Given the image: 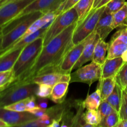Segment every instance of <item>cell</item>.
<instances>
[{
	"label": "cell",
	"instance_id": "1",
	"mask_svg": "<svg viewBox=\"0 0 127 127\" xmlns=\"http://www.w3.org/2000/svg\"><path fill=\"white\" fill-rule=\"evenodd\" d=\"M78 24V22L73 23L44 46L32 68L24 76L18 80L31 82L32 78L37 76L59 73L62 61L74 45L72 38Z\"/></svg>",
	"mask_w": 127,
	"mask_h": 127
},
{
	"label": "cell",
	"instance_id": "2",
	"mask_svg": "<svg viewBox=\"0 0 127 127\" xmlns=\"http://www.w3.org/2000/svg\"><path fill=\"white\" fill-rule=\"evenodd\" d=\"M43 47V37H39L22 49L13 67L16 80L21 79L32 68Z\"/></svg>",
	"mask_w": 127,
	"mask_h": 127
},
{
	"label": "cell",
	"instance_id": "3",
	"mask_svg": "<svg viewBox=\"0 0 127 127\" xmlns=\"http://www.w3.org/2000/svg\"><path fill=\"white\" fill-rule=\"evenodd\" d=\"M38 85L32 82L16 80L0 94V107L36 95Z\"/></svg>",
	"mask_w": 127,
	"mask_h": 127
},
{
	"label": "cell",
	"instance_id": "4",
	"mask_svg": "<svg viewBox=\"0 0 127 127\" xmlns=\"http://www.w3.org/2000/svg\"><path fill=\"white\" fill-rule=\"evenodd\" d=\"M78 16L74 7L60 13L53 20L43 37V47L73 23L78 22Z\"/></svg>",
	"mask_w": 127,
	"mask_h": 127
},
{
	"label": "cell",
	"instance_id": "5",
	"mask_svg": "<svg viewBox=\"0 0 127 127\" xmlns=\"http://www.w3.org/2000/svg\"><path fill=\"white\" fill-rule=\"evenodd\" d=\"M104 11V6L93 8L83 21L78 22V26L73 35L72 42L73 44L79 43L94 32Z\"/></svg>",
	"mask_w": 127,
	"mask_h": 127
},
{
	"label": "cell",
	"instance_id": "6",
	"mask_svg": "<svg viewBox=\"0 0 127 127\" xmlns=\"http://www.w3.org/2000/svg\"><path fill=\"white\" fill-rule=\"evenodd\" d=\"M102 75V65L92 63L79 68L74 73H71V83L78 82L91 85L94 82L99 81Z\"/></svg>",
	"mask_w": 127,
	"mask_h": 127
},
{
	"label": "cell",
	"instance_id": "7",
	"mask_svg": "<svg viewBox=\"0 0 127 127\" xmlns=\"http://www.w3.org/2000/svg\"><path fill=\"white\" fill-rule=\"evenodd\" d=\"M34 0H16L0 7V27L17 17L21 11Z\"/></svg>",
	"mask_w": 127,
	"mask_h": 127
},
{
	"label": "cell",
	"instance_id": "8",
	"mask_svg": "<svg viewBox=\"0 0 127 127\" xmlns=\"http://www.w3.org/2000/svg\"><path fill=\"white\" fill-rule=\"evenodd\" d=\"M91 35L81 42L74 45L66 53L59 68V73L62 74H71L73 68L81 56L84 47L90 39Z\"/></svg>",
	"mask_w": 127,
	"mask_h": 127
},
{
	"label": "cell",
	"instance_id": "9",
	"mask_svg": "<svg viewBox=\"0 0 127 127\" xmlns=\"http://www.w3.org/2000/svg\"><path fill=\"white\" fill-rule=\"evenodd\" d=\"M0 119L9 127H21L23 124L37 118L29 112H17L0 107Z\"/></svg>",
	"mask_w": 127,
	"mask_h": 127
},
{
	"label": "cell",
	"instance_id": "10",
	"mask_svg": "<svg viewBox=\"0 0 127 127\" xmlns=\"http://www.w3.org/2000/svg\"><path fill=\"white\" fill-rule=\"evenodd\" d=\"M64 1V0H34L15 18L36 11H42L44 13H47L55 11Z\"/></svg>",
	"mask_w": 127,
	"mask_h": 127
},
{
	"label": "cell",
	"instance_id": "11",
	"mask_svg": "<svg viewBox=\"0 0 127 127\" xmlns=\"http://www.w3.org/2000/svg\"><path fill=\"white\" fill-rule=\"evenodd\" d=\"M99 39H100V37L94 31L91 34L90 39L84 47L81 56L73 66V70L78 69L86 63L93 60L94 49H95V45Z\"/></svg>",
	"mask_w": 127,
	"mask_h": 127
},
{
	"label": "cell",
	"instance_id": "12",
	"mask_svg": "<svg viewBox=\"0 0 127 127\" xmlns=\"http://www.w3.org/2000/svg\"><path fill=\"white\" fill-rule=\"evenodd\" d=\"M71 74H62L60 73H52L37 76L32 78L31 82L37 84H45L53 87L60 82L70 83Z\"/></svg>",
	"mask_w": 127,
	"mask_h": 127
},
{
	"label": "cell",
	"instance_id": "13",
	"mask_svg": "<svg viewBox=\"0 0 127 127\" xmlns=\"http://www.w3.org/2000/svg\"><path fill=\"white\" fill-rule=\"evenodd\" d=\"M113 15L104 11L95 26L94 32L103 40H105L109 33L114 30L112 28Z\"/></svg>",
	"mask_w": 127,
	"mask_h": 127
},
{
	"label": "cell",
	"instance_id": "14",
	"mask_svg": "<svg viewBox=\"0 0 127 127\" xmlns=\"http://www.w3.org/2000/svg\"><path fill=\"white\" fill-rule=\"evenodd\" d=\"M124 64L125 62L121 57L112 59L106 58L104 64L102 65V75L100 79L116 76Z\"/></svg>",
	"mask_w": 127,
	"mask_h": 127
},
{
	"label": "cell",
	"instance_id": "15",
	"mask_svg": "<svg viewBox=\"0 0 127 127\" xmlns=\"http://www.w3.org/2000/svg\"><path fill=\"white\" fill-rule=\"evenodd\" d=\"M24 48L8 51L0 55V72L13 69L21 52Z\"/></svg>",
	"mask_w": 127,
	"mask_h": 127
},
{
	"label": "cell",
	"instance_id": "16",
	"mask_svg": "<svg viewBox=\"0 0 127 127\" xmlns=\"http://www.w3.org/2000/svg\"><path fill=\"white\" fill-rule=\"evenodd\" d=\"M58 15V13L57 12V11H51L48 12L47 13L45 14L43 16L38 18V19L36 20L29 27L28 29L26 32V33L24 34L22 37H25L33 32H36L37 31L39 30L42 27H43L45 25L47 24L48 22H50L52 20L55 19V17Z\"/></svg>",
	"mask_w": 127,
	"mask_h": 127
},
{
	"label": "cell",
	"instance_id": "17",
	"mask_svg": "<svg viewBox=\"0 0 127 127\" xmlns=\"http://www.w3.org/2000/svg\"><path fill=\"white\" fill-rule=\"evenodd\" d=\"M107 58L112 59L122 57L123 53L127 50V45L118 38H112L109 43Z\"/></svg>",
	"mask_w": 127,
	"mask_h": 127
},
{
	"label": "cell",
	"instance_id": "18",
	"mask_svg": "<svg viewBox=\"0 0 127 127\" xmlns=\"http://www.w3.org/2000/svg\"><path fill=\"white\" fill-rule=\"evenodd\" d=\"M69 83L60 82L57 83L52 88L50 99L56 104H62L64 101L67 94Z\"/></svg>",
	"mask_w": 127,
	"mask_h": 127
},
{
	"label": "cell",
	"instance_id": "19",
	"mask_svg": "<svg viewBox=\"0 0 127 127\" xmlns=\"http://www.w3.org/2000/svg\"><path fill=\"white\" fill-rule=\"evenodd\" d=\"M116 84L115 76L99 79V83L97 87L100 89L102 101L105 100L111 94Z\"/></svg>",
	"mask_w": 127,
	"mask_h": 127
},
{
	"label": "cell",
	"instance_id": "20",
	"mask_svg": "<svg viewBox=\"0 0 127 127\" xmlns=\"http://www.w3.org/2000/svg\"><path fill=\"white\" fill-rule=\"evenodd\" d=\"M109 43L100 38L95 45L92 62L102 65L107 58L106 54L109 49Z\"/></svg>",
	"mask_w": 127,
	"mask_h": 127
},
{
	"label": "cell",
	"instance_id": "21",
	"mask_svg": "<svg viewBox=\"0 0 127 127\" xmlns=\"http://www.w3.org/2000/svg\"><path fill=\"white\" fill-rule=\"evenodd\" d=\"M94 0H80L74 6L78 16V22L83 21L93 8Z\"/></svg>",
	"mask_w": 127,
	"mask_h": 127
},
{
	"label": "cell",
	"instance_id": "22",
	"mask_svg": "<svg viewBox=\"0 0 127 127\" xmlns=\"http://www.w3.org/2000/svg\"><path fill=\"white\" fill-rule=\"evenodd\" d=\"M102 102L101 95L99 88H97L95 91L88 95L83 101L85 109L87 110H97Z\"/></svg>",
	"mask_w": 127,
	"mask_h": 127
},
{
	"label": "cell",
	"instance_id": "23",
	"mask_svg": "<svg viewBox=\"0 0 127 127\" xmlns=\"http://www.w3.org/2000/svg\"><path fill=\"white\" fill-rule=\"evenodd\" d=\"M122 90V89L119 86V85L116 84L111 94L105 99V100L107 101L114 108V110L119 113L121 106Z\"/></svg>",
	"mask_w": 127,
	"mask_h": 127
},
{
	"label": "cell",
	"instance_id": "24",
	"mask_svg": "<svg viewBox=\"0 0 127 127\" xmlns=\"http://www.w3.org/2000/svg\"><path fill=\"white\" fill-rule=\"evenodd\" d=\"M127 26V6L125 4L113 15V29Z\"/></svg>",
	"mask_w": 127,
	"mask_h": 127
},
{
	"label": "cell",
	"instance_id": "25",
	"mask_svg": "<svg viewBox=\"0 0 127 127\" xmlns=\"http://www.w3.org/2000/svg\"><path fill=\"white\" fill-rule=\"evenodd\" d=\"M16 81L12 69L0 72V91H2Z\"/></svg>",
	"mask_w": 127,
	"mask_h": 127
},
{
	"label": "cell",
	"instance_id": "26",
	"mask_svg": "<svg viewBox=\"0 0 127 127\" xmlns=\"http://www.w3.org/2000/svg\"><path fill=\"white\" fill-rule=\"evenodd\" d=\"M83 118L86 122L94 127H98L102 120L101 117L97 110H87L83 114Z\"/></svg>",
	"mask_w": 127,
	"mask_h": 127
},
{
	"label": "cell",
	"instance_id": "27",
	"mask_svg": "<svg viewBox=\"0 0 127 127\" xmlns=\"http://www.w3.org/2000/svg\"><path fill=\"white\" fill-rule=\"evenodd\" d=\"M120 121L119 113L114 111L112 114L102 119L98 127H117Z\"/></svg>",
	"mask_w": 127,
	"mask_h": 127
},
{
	"label": "cell",
	"instance_id": "28",
	"mask_svg": "<svg viewBox=\"0 0 127 127\" xmlns=\"http://www.w3.org/2000/svg\"><path fill=\"white\" fill-rule=\"evenodd\" d=\"M125 0H111L104 6V11L114 14L125 5Z\"/></svg>",
	"mask_w": 127,
	"mask_h": 127
},
{
	"label": "cell",
	"instance_id": "29",
	"mask_svg": "<svg viewBox=\"0 0 127 127\" xmlns=\"http://www.w3.org/2000/svg\"><path fill=\"white\" fill-rule=\"evenodd\" d=\"M116 83L122 89L126 88L127 86V62L125 63L115 76Z\"/></svg>",
	"mask_w": 127,
	"mask_h": 127
},
{
	"label": "cell",
	"instance_id": "30",
	"mask_svg": "<svg viewBox=\"0 0 127 127\" xmlns=\"http://www.w3.org/2000/svg\"><path fill=\"white\" fill-rule=\"evenodd\" d=\"M120 120H127V91L122 90L121 106L119 112Z\"/></svg>",
	"mask_w": 127,
	"mask_h": 127
},
{
	"label": "cell",
	"instance_id": "31",
	"mask_svg": "<svg viewBox=\"0 0 127 127\" xmlns=\"http://www.w3.org/2000/svg\"><path fill=\"white\" fill-rule=\"evenodd\" d=\"M97 110L100 114L102 119L115 111L114 108L111 106V105L105 100L101 102Z\"/></svg>",
	"mask_w": 127,
	"mask_h": 127
},
{
	"label": "cell",
	"instance_id": "32",
	"mask_svg": "<svg viewBox=\"0 0 127 127\" xmlns=\"http://www.w3.org/2000/svg\"><path fill=\"white\" fill-rule=\"evenodd\" d=\"M4 108L8 109V110L17 112H28L27 107V99L16 102L13 103V104L7 105V106L4 107Z\"/></svg>",
	"mask_w": 127,
	"mask_h": 127
},
{
	"label": "cell",
	"instance_id": "33",
	"mask_svg": "<svg viewBox=\"0 0 127 127\" xmlns=\"http://www.w3.org/2000/svg\"><path fill=\"white\" fill-rule=\"evenodd\" d=\"M38 89L36 93L37 97H50L53 87L45 84H38Z\"/></svg>",
	"mask_w": 127,
	"mask_h": 127
},
{
	"label": "cell",
	"instance_id": "34",
	"mask_svg": "<svg viewBox=\"0 0 127 127\" xmlns=\"http://www.w3.org/2000/svg\"><path fill=\"white\" fill-rule=\"evenodd\" d=\"M80 0H64V2L61 4V6L57 9L56 11L58 12V14L62 12H64L70 9L73 8L76 4L79 2Z\"/></svg>",
	"mask_w": 127,
	"mask_h": 127
},
{
	"label": "cell",
	"instance_id": "35",
	"mask_svg": "<svg viewBox=\"0 0 127 127\" xmlns=\"http://www.w3.org/2000/svg\"><path fill=\"white\" fill-rule=\"evenodd\" d=\"M112 38H118L127 45V26H122V28L119 29Z\"/></svg>",
	"mask_w": 127,
	"mask_h": 127
},
{
	"label": "cell",
	"instance_id": "36",
	"mask_svg": "<svg viewBox=\"0 0 127 127\" xmlns=\"http://www.w3.org/2000/svg\"><path fill=\"white\" fill-rule=\"evenodd\" d=\"M22 127H46L47 125H45L44 124L41 122V120H40L38 118L37 119H34L33 120H31V121L28 122L26 123L25 124L21 126Z\"/></svg>",
	"mask_w": 127,
	"mask_h": 127
},
{
	"label": "cell",
	"instance_id": "37",
	"mask_svg": "<svg viewBox=\"0 0 127 127\" xmlns=\"http://www.w3.org/2000/svg\"><path fill=\"white\" fill-rule=\"evenodd\" d=\"M29 112H31V114H33V115H34L37 118H40L43 116L44 114H46V112H47V109H43V108H41L40 107L37 106L34 109H32V110H31Z\"/></svg>",
	"mask_w": 127,
	"mask_h": 127
},
{
	"label": "cell",
	"instance_id": "38",
	"mask_svg": "<svg viewBox=\"0 0 127 127\" xmlns=\"http://www.w3.org/2000/svg\"><path fill=\"white\" fill-rule=\"evenodd\" d=\"M36 102H37V106L43 109H47L48 105V98L37 97Z\"/></svg>",
	"mask_w": 127,
	"mask_h": 127
},
{
	"label": "cell",
	"instance_id": "39",
	"mask_svg": "<svg viewBox=\"0 0 127 127\" xmlns=\"http://www.w3.org/2000/svg\"><path fill=\"white\" fill-rule=\"evenodd\" d=\"M61 127V124H60V122L57 121L56 120H52L51 124L48 125V127Z\"/></svg>",
	"mask_w": 127,
	"mask_h": 127
},
{
	"label": "cell",
	"instance_id": "40",
	"mask_svg": "<svg viewBox=\"0 0 127 127\" xmlns=\"http://www.w3.org/2000/svg\"><path fill=\"white\" fill-rule=\"evenodd\" d=\"M117 127H127V120H120Z\"/></svg>",
	"mask_w": 127,
	"mask_h": 127
},
{
	"label": "cell",
	"instance_id": "41",
	"mask_svg": "<svg viewBox=\"0 0 127 127\" xmlns=\"http://www.w3.org/2000/svg\"><path fill=\"white\" fill-rule=\"evenodd\" d=\"M110 1H111V0H102V1H100V3L98 4V6H97V7H102V6H104ZM95 8H96V7H95Z\"/></svg>",
	"mask_w": 127,
	"mask_h": 127
},
{
	"label": "cell",
	"instance_id": "42",
	"mask_svg": "<svg viewBox=\"0 0 127 127\" xmlns=\"http://www.w3.org/2000/svg\"><path fill=\"white\" fill-rule=\"evenodd\" d=\"M14 1H16V0H0V7L3 6L4 4H6Z\"/></svg>",
	"mask_w": 127,
	"mask_h": 127
},
{
	"label": "cell",
	"instance_id": "43",
	"mask_svg": "<svg viewBox=\"0 0 127 127\" xmlns=\"http://www.w3.org/2000/svg\"><path fill=\"white\" fill-rule=\"evenodd\" d=\"M121 57L122 58L124 62H125V63H127V50L125 51V52L123 53V55H122Z\"/></svg>",
	"mask_w": 127,
	"mask_h": 127
},
{
	"label": "cell",
	"instance_id": "44",
	"mask_svg": "<svg viewBox=\"0 0 127 127\" xmlns=\"http://www.w3.org/2000/svg\"><path fill=\"white\" fill-rule=\"evenodd\" d=\"M2 27H0V53H1V43H2Z\"/></svg>",
	"mask_w": 127,
	"mask_h": 127
},
{
	"label": "cell",
	"instance_id": "45",
	"mask_svg": "<svg viewBox=\"0 0 127 127\" xmlns=\"http://www.w3.org/2000/svg\"><path fill=\"white\" fill-rule=\"evenodd\" d=\"M9 127L8 125L5 122H4L2 119H0V127Z\"/></svg>",
	"mask_w": 127,
	"mask_h": 127
},
{
	"label": "cell",
	"instance_id": "46",
	"mask_svg": "<svg viewBox=\"0 0 127 127\" xmlns=\"http://www.w3.org/2000/svg\"><path fill=\"white\" fill-rule=\"evenodd\" d=\"M101 1L102 0H94V5H93V8H95V7H97V6H98V4L100 3Z\"/></svg>",
	"mask_w": 127,
	"mask_h": 127
},
{
	"label": "cell",
	"instance_id": "47",
	"mask_svg": "<svg viewBox=\"0 0 127 127\" xmlns=\"http://www.w3.org/2000/svg\"><path fill=\"white\" fill-rule=\"evenodd\" d=\"M125 4H126L127 6V2H125Z\"/></svg>",
	"mask_w": 127,
	"mask_h": 127
},
{
	"label": "cell",
	"instance_id": "48",
	"mask_svg": "<svg viewBox=\"0 0 127 127\" xmlns=\"http://www.w3.org/2000/svg\"><path fill=\"white\" fill-rule=\"evenodd\" d=\"M125 89H126V90L127 91V87H126V88H125Z\"/></svg>",
	"mask_w": 127,
	"mask_h": 127
},
{
	"label": "cell",
	"instance_id": "49",
	"mask_svg": "<svg viewBox=\"0 0 127 127\" xmlns=\"http://www.w3.org/2000/svg\"><path fill=\"white\" fill-rule=\"evenodd\" d=\"M1 91H0V94H1Z\"/></svg>",
	"mask_w": 127,
	"mask_h": 127
}]
</instances>
